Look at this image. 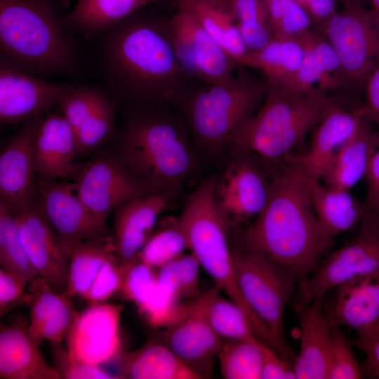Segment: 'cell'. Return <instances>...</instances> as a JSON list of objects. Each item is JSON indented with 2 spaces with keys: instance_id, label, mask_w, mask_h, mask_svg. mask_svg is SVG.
Here are the masks:
<instances>
[{
  "instance_id": "4fadbf2b",
  "label": "cell",
  "mask_w": 379,
  "mask_h": 379,
  "mask_svg": "<svg viewBox=\"0 0 379 379\" xmlns=\"http://www.w3.org/2000/svg\"><path fill=\"white\" fill-rule=\"evenodd\" d=\"M35 201L69 257L81 241L112 234L107 223L81 201L75 185L67 180L38 181Z\"/></svg>"
},
{
  "instance_id": "4dcf8cb0",
  "label": "cell",
  "mask_w": 379,
  "mask_h": 379,
  "mask_svg": "<svg viewBox=\"0 0 379 379\" xmlns=\"http://www.w3.org/2000/svg\"><path fill=\"white\" fill-rule=\"evenodd\" d=\"M307 178L312 204L317 218L330 237L348 231L361 222L366 210L350 191Z\"/></svg>"
},
{
  "instance_id": "e575fe53",
  "label": "cell",
  "mask_w": 379,
  "mask_h": 379,
  "mask_svg": "<svg viewBox=\"0 0 379 379\" xmlns=\"http://www.w3.org/2000/svg\"><path fill=\"white\" fill-rule=\"evenodd\" d=\"M115 257L112 234L78 244L69 254L65 293L82 298L104 264Z\"/></svg>"
},
{
  "instance_id": "ee69618b",
  "label": "cell",
  "mask_w": 379,
  "mask_h": 379,
  "mask_svg": "<svg viewBox=\"0 0 379 379\" xmlns=\"http://www.w3.org/2000/svg\"><path fill=\"white\" fill-rule=\"evenodd\" d=\"M129 262L121 263L117 257L106 262L81 298L90 305L105 302L119 294Z\"/></svg>"
},
{
  "instance_id": "4316f807",
  "label": "cell",
  "mask_w": 379,
  "mask_h": 379,
  "mask_svg": "<svg viewBox=\"0 0 379 379\" xmlns=\"http://www.w3.org/2000/svg\"><path fill=\"white\" fill-rule=\"evenodd\" d=\"M30 313L27 329L39 345L44 340L60 343L65 339L79 312L71 298L58 292L41 277L29 282Z\"/></svg>"
},
{
  "instance_id": "603a6c76",
  "label": "cell",
  "mask_w": 379,
  "mask_h": 379,
  "mask_svg": "<svg viewBox=\"0 0 379 379\" xmlns=\"http://www.w3.org/2000/svg\"><path fill=\"white\" fill-rule=\"evenodd\" d=\"M365 117L362 107L349 110L335 104L314 128L311 145L301 156L288 157L308 178L320 180L326 166L354 133Z\"/></svg>"
},
{
  "instance_id": "9f6ffc18",
  "label": "cell",
  "mask_w": 379,
  "mask_h": 379,
  "mask_svg": "<svg viewBox=\"0 0 379 379\" xmlns=\"http://www.w3.org/2000/svg\"><path fill=\"white\" fill-rule=\"evenodd\" d=\"M353 4H360L359 1L360 0H350Z\"/></svg>"
},
{
  "instance_id": "e0dca14e",
  "label": "cell",
  "mask_w": 379,
  "mask_h": 379,
  "mask_svg": "<svg viewBox=\"0 0 379 379\" xmlns=\"http://www.w3.org/2000/svg\"><path fill=\"white\" fill-rule=\"evenodd\" d=\"M166 344L201 378H211L213 359L218 355L223 340L212 328L201 294L186 314L172 325L152 333Z\"/></svg>"
},
{
  "instance_id": "7dc6e473",
  "label": "cell",
  "mask_w": 379,
  "mask_h": 379,
  "mask_svg": "<svg viewBox=\"0 0 379 379\" xmlns=\"http://www.w3.org/2000/svg\"><path fill=\"white\" fill-rule=\"evenodd\" d=\"M174 262L181 298L196 300L201 295L199 288L201 264L199 260L190 252L182 253L175 259Z\"/></svg>"
},
{
  "instance_id": "ba28073f",
  "label": "cell",
  "mask_w": 379,
  "mask_h": 379,
  "mask_svg": "<svg viewBox=\"0 0 379 379\" xmlns=\"http://www.w3.org/2000/svg\"><path fill=\"white\" fill-rule=\"evenodd\" d=\"M241 292L261 320L280 340L285 342L284 314L298 288L294 273L257 252H233Z\"/></svg>"
},
{
  "instance_id": "2e32d148",
  "label": "cell",
  "mask_w": 379,
  "mask_h": 379,
  "mask_svg": "<svg viewBox=\"0 0 379 379\" xmlns=\"http://www.w3.org/2000/svg\"><path fill=\"white\" fill-rule=\"evenodd\" d=\"M233 149L234 155L215 183L218 207L230 226L256 218L270 195V182H266L250 154Z\"/></svg>"
},
{
  "instance_id": "6da1fadb",
  "label": "cell",
  "mask_w": 379,
  "mask_h": 379,
  "mask_svg": "<svg viewBox=\"0 0 379 379\" xmlns=\"http://www.w3.org/2000/svg\"><path fill=\"white\" fill-rule=\"evenodd\" d=\"M136 13L100 33L99 61L107 88L138 102H179L190 78L175 55L168 22Z\"/></svg>"
},
{
  "instance_id": "8992f818",
  "label": "cell",
  "mask_w": 379,
  "mask_h": 379,
  "mask_svg": "<svg viewBox=\"0 0 379 379\" xmlns=\"http://www.w3.org/2000/svg\"><path fill=\"white\" fill-rule=\"evenodd\" d=\"M267 84L237 77L225 84H206L187 91L179 101L187 117L194 142L207 152L227 145L253 114L267 95Z\"/></svg>"
},
{
  "instance_id": "d4e9b609",
  "label": "cell",
  "mask_w": 379,
  "mask_h": 379,
  "mask_svg": "<svg viewBox=\"0 0 379 379\" xmlns=\"http://www.w3.org/2000/svg\"><path fill=\"white\" fill-rule=\"evenodd\" d=\"M28 321L19 316L0 326V378L62 379L42 355L39 345L27 329Z\"/></svg>"
},
{
  "instance_id": "11a10c76",
  "label": "cell",
  "mask_w": 379,
  "mask_h": 379,
  "mask_svg": "<svg viewBox=\"0 0 379 379\" xmlns=\"http://www.w3.org/2000/svg\"><path fill=\"white\" fill-rule=\"evenodd\" d=\"M62 7H68L70 0H57Z\"/></svg>"
},
{
  "instance_id": "bcb514c9",
  "label": "cell",
  "mask_w": 379,
  "mask_h": 379,
  "mask_svg": "<svg viewBox=\"0 0 379 379\" xmlns=\"http://www.w3.org/2000/svg\"><path fill=\"white\" fill-rule=\"evenodd\" d=\"M29 282L16 273L0 269V317H4L17 305L29 302L26 290Z\"/></svg>"
},
{
  "instance_id": "f35d334b",
  "label": "cell",
  "mask_w": 379,
  "mask_h": 379,
  "mask_svg": "<svg viewBox=\"0 0 379 379\" xmlns=\"http://www.w3.org/2000/svg\"><path fill=\"white\" fill-rule=\"evenodd\" d=\"M0 265L28 282L39 273L30 261L20 237L15 214L0 202Z\"/></svg>"
},
{
  "instance_id": "b9f144b4",
  "label": "cell",
  "mask_w": 379,
  "mask_h": 379,
  "mask_svg": "<svg viewBox=\"0 0 379 379\" xmlns=\"http://www.w3.org/2000/svg\"><path fill=\"white\" fill-rule=\"evenodd\" d=\"M157 270L140 260L137 255L129 262L119 294L133 302L140 310L152 299L157 291Z\"/></svg>"
},
{
  "instance_id": "7a4b0ae2",
  "label": "cell",
  "mask_w": 379,
  "mask_h": 379,
  "mask_svg": "<svg viewBox=\"0 0 379 379\" xmlns=\"http://www.w3.org/2000/svg\"><path fill=\"white\" fill-rule=\"evenodd\" d=\"M245 250L259 253L292 271L300 289L333 242L314 212L307 175L290 166L270 182L267 202L243 232Z\"/></svg>"
},
{
  "instance_id": "52a82bcc",
  "label": "cell",
  "mask_w": 379,
  "mask_h": 379,
  "mask_svg": "<svg viewBox=\"0 0 379 379\" xmlns=\"http://www.w3.org/2000/svg\"><path fill=\"white\" fill-rule=\"evenodd\" d=\"M180 224L189 249L221 291L245 312L257 335L281 357L289 358L291 348L273 335L241 292L228 243L230 225L216 205L202 203L190 208L182 216Z\"/></svg>"
},
{
  "instance_id": "9a60e30c",
  "label": "cell",
  "mask_w": 379,
  "mask_h": 379,
  "mask_svg": "<svg viewBox=\"0 0 379 379\" xmlns=\"http://www.w3.org/2000/svg\"><path fill=\"white\" fill-rule=\"evenodd\" d=\"M123 310L121 304L105 302L79 312L65 339L69 354L97 366L117 361L124 352L120 333Z\"/></svg>"
},
{
  "instance_id": "484cf974",
  "label": "cell",
  "mask_w": 379,
  "mask_h": 379,
  "mask_svg": "<svg viewBox=\"0 0 379 379\" xmlns=\"http://www.w3.org/2000/svg\"><path fill=\"white\" fill-rule=\"evenodd\" d=\"M333 290L325 312L330 320L354 329L358 337L379 327V272L354 278Z\"/></svg>"
},
{
  "instance_id": "7402d4cb",
  "label": "cell",
  "mask_w": 379,
  "mask_h": 379,
  "mask_svg": "<svg viewBox=\"0 0 379 379\" xmlns=\"http://www.w3.org/2000/svg\"><path fill=\"white\" fill-rule=\"evenodd\" d=\"M32 154L38 181L67 180L74 164L73 131L61 114L46 112L36 131Z\"/></svg>"
},
{
  "instance_id": "8d00e7d4",
  "label": "cell",
  "mask_w": 379,
  "mask_h": 379,
  "mask_svg": "<svg viewBox=\"0 0 379 379\" xmlns=\"http://www.w3.org/2000/svg\"><path fill=\"white\" fill-rule=\"evenodd\" d=\"M189 249L178 217L158 220L154 232L138 253L140 260L157 269L176 259Z\"/></svg>"
},
{
  "instance_id": "f546056e",
  "label": "cell",
  "mask_w": 379,
  "mask_h": 379,
  "mask_svg": "<svg viewBox=\"0 0 379 379\" xmlns=\"http://www.w3.org/2000/svg\"><path fill=\"white\" fill-rule=\"evenodd\" d=\"M372 123L365 115L354 133L325 168L320 178L324 183L350 191L365 178L376 145Z\"/></svg>"
},
{
  "instance_id": "7bdbcfd3",
  "label": "cell",
  "mask_w": 379,
  "mask_h": 379,
  "mask_svg": "<svg viewBox=\"0 0 379 379\" xmlns=\"http://www.w3.org/2000/svg\"><path fill=\"white\" fill-rule=\"evenodd\" d=\"M332 340L330 351L328 379H359L364 376L350 343L340 326L330 320Z\"/></svg>"
},
{
  "instance_id": "c3c4849f",
  "label": "cell",
  "mask_w": 379,
  "mask_h": 379,
  "mask_svg": "<svg viewBox=\"0 0 379 379\" xmlns=\"http://www.w3.org/2000/svg\"><path fill=\"white\" fill-rule=\"evenodd\" d=\"M261 379H296L291 364L267 344L262 347Z\"/></svg>"
},
{
  "instance_id": "ac0fdd59",
  "label": "cell",
  "mask_w": 379,
  "mask_h": 379,
  "mask_svg": "<svg viewBox=\"0 0 379 379\" xmlns=\"http://www.w3.org/2000/svg\"><path fill=\"white\" fill-rule=\"evenodd\" d=\"M68 84L49 83L0 59V122L15 125L44 114Z\"/></svg>"
},
{
  "instance_id": "d590c367",
  "label": "cell",
  "mask_w": 379,
  "mask_h": 379,
  "mask_svg": "<svg viewBox=\"0 0 379 379\" xmlns=\"http://www.w3.org/2000/svg\"><path fill=\"white\" fill-rule=\"evenodd\" d=\"M220 291V288L215 284L204 293L206 315L215 333L223 340H244L255 343L263 342L255 333L245 312L230 299L222 297Z\"/></svg>"
},
{
  "instance_id": "60d3db41",
  "label": "cell",
  "mask_w": 379,
  "mask_h": 379,
  "mask_svg": "<svg viewBox=\"0 0 379 379\" xmlns=\"http://www.w3.org/2000/svg\"><path fill=\"white\" fill-rule=\"evenodd\" d=\"M274 38L299 39L313 29L310 15L295 0H264Z\"/></svg>"
},
{
  "instance_id": "83f0119b",
  "label": "cell",
  "mask_w": 379,
  "mask_h": 379,
  "mask_svg": "<svg viewBox=\"0 0 379 379\" xmlns=\"http://www.w3.org/2000/svg\"><path fill=\"white\" fill-rule=\"evenodd\" d=\"M299 39L304 48L302 60L295 73L280 87L326 93L350 86L335 51L318 30L313 28Z\"/></svg>"
},
{
  "instance_id": "74e56055",
  "label": "cell",
  "mask_w": 379,
  "mask_h": 379,
  "mask_svg": "<svg viewBox=\"0 0 379 379\" xmlns=\"http://www.w3.org/2000/svg\"><path fill=\"white\" fill-rule=\"evenodd\" d=\"M264 342L224 340L218 354L222 376L226 379H261Z\"/></svg>"
},
{
  "instance_id": "cb8c5ba5",
  "label": "cell",
  "mask_w": 379,
  "mask_h": 379,
  "mask_svg": "<svg viewBox=\"0 0 379 379\" xmlns=\"http://www.w3.org/2000/svg\"><path fill=\"white\" fill-rule=\"evenodd\" d=\"M322 300L293 302L300 328V346L293 363L296 379H327L332 333Z\"/></svg>"
},
{
  "instance_id": "8fae6325",
  "label": "cell",
  "mask_w": 379,
  "mask_h": 379,
  "mask_svg": "<svg viewBox=\"0 0 379 379\" xmlns=\"http://www.w3.org/2000/svg\"><path fill=\"white\" fill-rule=\"evenodd\" d=\"M69 179L86 207L105 222L121 204L152 193L107 153L98 154L84 163L74 162Z\"/></svg>"
},
{
  "instance_id": "5bb4252c",
  "label": "cell",
  "mask_w": 379,
  "mask_h": 379,
  "mask_svg": "<svg viewBox=\"0 0 379 379\" xmlns=\"http://www.w3.org/2000/svg\"><path fill=\"white\" fill-rule=\"evenodd\" d=\"M57 105L73 131L76 156L99 148L114 135L115 105L100 88L68 84Z\"/></svg>"
},
{
  "instance_id": "816d5d0a",
  "label": "cell",
  "mask_w": 379,
  "mask_h": 379,
  "mask_svg": "<svg viewBox=\"0 0 379 379\" xmlns=\"http://www.w3.org/2000/svg\"><path fill=\"white\" fill-rule=\"evenodd\" d=\"M375 134L376 145L365 177L368 187L365 208L369 212H379V129Z\"/></svg>"
},
{
  "instance_id": "f6af8a7d",
  "label": "cell",
  "mask_w": 379,
  "mask_h": 379,
  "mask_svg": "<svg viewBox=\"0 0 379 379\" xmlns=\"http://www.w3.org/2000/svg\"><path fill=\"white\" fill-rule=\"evenodd\" d=\"M53 343L54 368L62 379H119L117 375L109 373L100 366L93 365L72 358L67 350Z\"/></svg>"
},
{
  "instance_id": "f5cc1de1",
  "label": "cell",
  "mask_w": 379,
  "mask_h": 379,
  "mask_svg": "<svg viewBox=\"0 0 379 379\" xmlns=\"http://www.w3.org/2000/svg\"><path fill=\"white\" fill-rule=\"evenodd\" d=\"M367 104L364 107L379 114V60L366 81Z\"/></svg>"
},
{
  "instance_id": "3957f363",
  "label": "cell",
  "mask_w": 379,
  "mask_h": 379,
  "mask_svg": "<svg viewBox=\"0 0 379 379\" xmlns=\"http://www.w3.org/2000/svg\"><path fill=\"white\" fill-rule=\"evenodd\" d=\"M55 1L0 0V59L42 79L78 72L80 47Z\"/></svg>"
},
{
  "instance_id": "9c48e42d",
  "label": "cell",
  "mask_w": 379,
  "mask_h": 379,
  "mask_svg": "<svg viewBox=\"0 0 379 379\" xmlns=\"http://www.w3.org/2000/svg\"><path fill=\"white\" fill-rule=\"evenodd\" d=\"M357 236L326 254L298 291L295 302L310 304L338 286L379 272V212L366 211Z\"/></svg>"
},
{
  "instance_id": "f907efd6",
  "label": "cell",
  "mask_w": 379,
  "mask_h": 379,
  "mask_svg": "<svg viewBox=\"0 0 379 379\" xmlns=\"http://www.w3.org/2000/svg\"><path fill=\"white\" fill-rule=\"evenodd\" d=\"M307 12L317 28L338 11L339 3L345 6L353 4L350 0H295Z\"/></svg>"
},
{
  "instance_id": "1f68e13d",
  "label": "cell",
  "mask_w": 379,
  "mask_h": 379,
  "mask_svg": "<svg viewBox=\"0 0 379 379\" xmlns=\"http://www.w3.org/2000/svg\"><path fill=\"white\" fill-rule=\"evenodd\" d=\"M165 0H78L64 15L68 27L86 39L111 28L151 4Z\"/></svg>"
},
{
  "instance_id": "681fc988",
  "label": "cell",
  "mask_w": 379,
  "mask_h": 379,
  "mask_svg": "<svg viewBox=\"0 0 379 379\" xmlns=\"http://www.w3.org/2000/svg\"><path fill=\"white\" fill-rule=\"evenodd\" d=\"M366 354V360L361 365L363 374L379 378V327L371 333L358 337L354 343Z\"/></svg>"
},
{
  "instance_id": "30bf717a",
  "label": "cell",
  "mask_w": 379,
  "mask_h": 379,
  "mask_svg": "<svg viewBox=\"0 0 379 379\" xmlns=\"http://www.w3.org/2000/svg\"><path fill=\"white\" fill-rule=\"evenodd\" d=\"M314 29L335 51L349 86L366 82L379 60V32L369 10L348 5Z\"/></svg>"
},
{
  "instance_id": "5b68a950",
  "label": "cell",
  "mask_w": 379,
  "mask_h": 379,
  "mask_svg": "<svg viewBox=\"0 0 379 379\" xmlns=\"http://www.w3.org/2000/svg\"><path fill=\"white\" fill-rule=\"evenodd\" d=\"M335 104L318 89L268 88L263 105L239 129L231 145L267 160L287 158Z\"/></svg>"
},
{
  "instance_id": "ffe728a7",
  "label": "cell",
  "mask_w": 379,
  "mask_h": 379,
  "mask_svg": "<svg viewBox=\"0 0 379 379\" xmlns=\"http://www.w3.org/2000/svg\"><path fill=\"white\" fill-rule=\"evenodd\" d=\"M20 239L39 275L65 293L69 257L36 201L15 214Z\"/></svg>"
},
{
  "instance_id": "ab89813d",
  "label": "cell",
  "mask_w": 379,
  "mask_h": 379,
  "mask_svg": "<svg viewBox=\"0 0 379 379\" xmlns=\"http://www.w3.org/2000/svg\"><path fill=\"white\" fill-rule=\"evenodd\" d=\"M250 51L258 50L274 37L264 0H226Z\"/></svg>"
},
{
  "instance_id": "836d02e7",
  "label": "cell",
  "mask_w": 379,
  "mask_h": 379,
  "mask_svg": "<svg viewBox=\"0 0 379 379\" xmlns=\"http://www.w3.org/2000/svg\"><path fill=\"white\" fill-rule=\"evenodd\" d=\"M303 46L299 39L273 38L262 48L250 51L238 63L260 70L268 88L285 84L302 60Z\"/></svg>"
},
{
  "instance_id": "f1b7e54d",
  "label": "cell",
  "mask_w": 379,
  "mask_h": 379,
  "mask_svg": "<svg viewBox=\"0 0 379 379\" xmlns=\"http://www.w3.org/2000/svg\"><path fill=\"white\" fill-rule=\"evenodd\" d=\"M117 361L119 379H201L153 335L139 349L123 352Z\"/></svg>"
},
{
  "instance_id": "d6986e66",
  "label": "cell",
  "mask_w": 379,
  "mask_h": 379,
  "mask_svg": "<svg viewBox=\"0 0 379 379\" xmlns=\"http://www.w3.org/2000/svg\"><path fill=\"white\" fill-rule=\"evenodd\" d=\"M43 115L25 121L0 154V202L14 214L35 201L38 180L32 144Z\"/></svg>"
},
{
  "instance_id": "d6a6232c",
  "label": "cell",
  "mask_w": 379,
  "mask_h": 379,
  "mask_svg": "<svg viewBox=\"0 0 379 379\" xmlns=\"http://www.w3.org/2000/svg\"><path fill=\"white\" fill-rule=\"evenodd\" d=\"M178 8L190 12L237 65L250 52L226 0H179Z\"/></svg>"
},
{
  "instance_id": "7c38bea8",
  "label": "cell",
  "mask_w": 379,
  "mask_h": 379,
  "mask_svg": "<svg viewBox=\"0 0 379 379\" xmlns=\"http://www.w3.org/2000/svg\"><path fill=\"white\" fill-rule=\"evenodd\" d=\"M177 58L190 79L205 84L235 81L237 63L188 11L178 8L167 21Z\"/></svg>"
},
{
  "instance_id": "44dd1931",
  "label": "cell",
  "mask_w": 379,
  "mask_h": 379,
  "mask_svg": "<svg viewBox=\"0 0 379 379\" xmlns=\"http://www.w3.org/2000/svg\"><path fill=\"white\" fill-rule=\"evenodd\" d=\"M170 199L164 194L149 193L131 199L113 211L112 236L120 262H128L137 256L154 232Z\"/></svg>"
},
{
  "instance_id": "277c9868",
  "label": "cell",
  "mask_w": 379,
  "mask_h": 379,
  "mask_svg": "<svg viewBox=\"0 0 379 379\" xmlns=\"http://www.w3.org/2000/svg\"><path fill=\"white\" fill-rule=\"evenodd\" d=\"M114 157L151 192L169 197L195 167L185 128L171 116L154 111L125 121Z\"/></svg>"
},
{
  "instance_id": "db71d44e",
  "label": "cell",
  "mask_w": 379,
  "mask_h": 379,
  "mask_svg": "<svg viewBox=\"0 0 379 379\" xmlns=\"http://www.w3.org/2000/svg\"><path fill=\"white\" fill-rule=\"evenodd\" d=\"M366 117H368L373 123L376 124L379 128V114L373 113L367 111L364 107H362Z\"/></svg>"
}]
</instances>
